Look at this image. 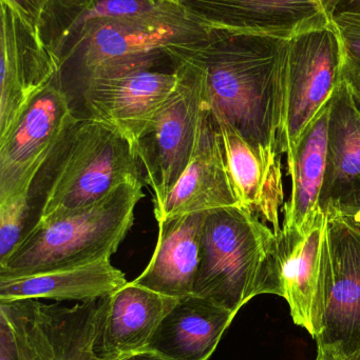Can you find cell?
I'll return each mask as SVG.
<instances>
[{
  "mask_svg": "<svg viewBox=\"0 0 360 360\" xmlns=\"http://www.w3.org/2000/svg\"><path fill=\"white\" fill-rule=\"evenodd\" d=\"M287 44L213 27L206 39L183 46L202 72L213 115L240 133L273 176H283L287 153Z\"/></svg>",
  "mask_w": 360,
  "mask_h": 360,
  "instance_id": "cell-1",
  "label": "cell"
},
{
  "mask_svg": "<svg viewBox=\"0 0 360 360\" xmlns=\"http://www.w3.org/2000/svg\"><path fill=\"white\" fill-rule=\"evenodd\" d=\"M145 197L143 182L127 181L93 205L65 217L34 224L0 260V278H18L107 260L116 253Z\"/></svg>",
  "mask_w": 360,
  "mask_h": 360,
  "instance_id": "cell-2",
  "label": "cell"
},
{
  "mask_svg": "<svg viewBox=\"0 0 360 360\" xmlns=\"http://www.w3.org/2000/svg\"><path fill=\"white\" fill-rule=\"evenodd\" d=\"M141 162L135 146L116 129L78 117L42 172L35 224L65 217L101 200L127 181H137Z\"/></svg>",
  "mask_w": 360,
  "mask_h": 360,
  "instance_id": "cell-3",
  "label": "cell"
},
{
  "mask_svg": "<svg viewBox=\"0 0 360 360\" xmlns=\"http://www.w3.org/2000/svg\"><path fill=\"white\" fill-rule=\"evenodd\" d=\"M277 237L255 212L242 205L207 211L194 295L237 314L256 296L268 294Z\"/></svg>",
  "mask_w": 360,
  "mask_h": 360,
  "instance_id": "cell-4",
  "label": "cell"
},
{
  "mask_svg": "<svg viewBox=\"0 0 360 360\" xmlns=\"http://www.w3.org/2000/svg\"><path fill=\"white\" fill-rule=\"evenodd\" d=\"M213 27L185 6L159 16L99 21L76 38L57 79L71 98L87 80L126 67L173 46L206 39Z\"/></svg>",
  "mask_w": 360,
  "mask_h": 360,
  "instance_id": "cell-5",
  "label": "cell"
},
{
  "mask_svg": "<svg viewBox=\"0 0 360 360\" xmlns=\"http://www.w3.org/2000/svg\"><path fill=\"white\" fill-rule=\"evenodd\" d=\"M168 53L175 63L177 86L135 147L146 171V184L154 192V209L164 202L190 165L206 109L199 65L183 46L169 48Z\"/></svg>",
  "mask_w": 360,
  "mask_h": 360,
  "instance_id": "cell-6",
  "label": "cell"
},
{
  "mask_svg": "<svg viewBox=\"0 0 360 360\" xmlns=\"http://www.w3.org/2000/svg\"><path fill=\"white\" fill-rule=\"evenodd\" d=\"M178 82L168 53L87 80L76 92L88 116L113 127L137 147Z\"/></svg>",
  "mask_w": 360,
  "mask_h": 360,
  "instance_id": "cell-7",
  "label": "cell"
},
{
  "mask_svg": "<svg viewBox=\"0 0 360 360\" xmlns=\"http://www.w3.org/2000/svg\"><path fill=\"white\" fill-rule=\"evenodd\" d=\"M77 120L57 77L32 98L0 137V202L31 195L38 175Z\"/></svg>",
  "mask_w": 360,
  "mask_h": 360,
  "instance_id": "cell-8",
  "label": "cell"
},
{
  "mask_svg": "<svg viewBox=\"0 0 360 360\" xmlns=\"http://www.w3.org/2000/svg\"><path fill=\"white\" fill-rule=\"evenodd\" d=\"M319 266L328 294L318 349L344 360L360 351V226L325 213Z\"/></svg>",
  "mask_w": 360,
  "mask_h": 360,
  "instance_id": "cell-9",
  "label": "cell"
},
{
  "mask_svg": "<svg viewBox=\"0 0 360 360\" xmlns=\"http://www.w3.org/2000/svg\"><path fill=\"white\" fill-rule=\"evenodd\" d=\"M344 79V53L334 25L304 32L287 44V165Z\"/></svg>",
  "mask_w": 360,
  "mask_h": 360,
  "instance_id": "cell-10",
  "label": "cell"
},
{
  "mask_svg": "<svg viewBox=\"0 0 360 360\" xmlns=\"http://www.w3.org/2000/svg\"><path fill=\"white\" fill-rule=\"evenodd\" d=\"M104 300L72 307L34 298L0 302V313L12 323L20 360H99L93 345Z\"/></svg>",
  "mask_w": 360,
  "mask_h": 360,
  "instance_id": "cell-11",
  "label": "cell"
},
{
  "mask_svg": "<svg viewBox=\"0 0 360 360\" xmlns=\"http://www.w3.org/2000/svg\"><path fill=\"white\" fill-rule=\"evenodd\" d=\"M325 213L319 209L306 228L281 229L277 237L268 294L285 298L292 319L313 338L323 328L328 296L319 268Z\"/></svg>",
  "mask_w": 360,
  "mask_h": 360,
  "instance_id": "cell-12",
  "label": "cell"
},
{
  "mask_svg": "<svg viewBox=\"0 0 360 360\" xmlns=\"http://www.w3.org/2000/svg\"><path fill=\"white\" fill-rule=\"evenodd\" d=\"M0 137L30 101L58 76L61 65L35 25L0 1Z\"/></svg>",
  "mask_w": 360,
  "mask_h": 360,
  "instance_id": "cell-13",
  "label": "cell"
},
{
  "mask_svg": "<svg viewBox=\"0 0 360 360\" xmlns=\"http://www.w3.org/2000/svg\"><path fill=\"white\" fill-rule=\"evenodd\" d=\"M211 27L289 40L330 25L318 0H185Z\"/></svg>",
  "mask_w": 360,
  "mask_h": 360,
  "instance_id": "cell-14",
  "label": "cell"
},
{
  "mask_svg": "<svg viewBox=\"0 0 360 360\" xmlns=\"http://www.w3.org/2000/svg\"><path fill=\"white\" fill-rule=\"evenodd\" d=\"M319 207L354 216L360 211V98L346 78L331 97L327 167Z\"/></svg>",
  "mask_w": 360,
  "mask_h": 360,
  "instance_id": "cell-15",
  "label": "cell"
},
{
  "mask_svg": "<svg viewBox=\"0 0 360 360\" xmlns=\"http://www.w3.org/2000/svg\"><path fill=\"white\" fill-rule=\"evenodd\" d=\"M239 205L226 164L217 122L206 103L192 160L164 202L154 209L156 221L173 216Z\"/></svg>",
  "mask_w": 360,
  "mask_h": 360,
  "instance_id": "cell-16",
  "label": "cell"
},
{
  "mask_svg": "<svg viewBox=\"0 0 360 360\" xmlns=\"http://www.w3.org/2000/svg\"><path fill=\"white\" fill-rule=\"evenodd\" d=\"M177 300L128 281L104 300L93 345L95 356L118 360L143 351Z\"/></svg>",
  "mask_w": 360,
  "mask_h": 360,
  "instance_id": "cell-17",
  "label": "cell"
},
{
  "mask_svg": "<svg viewBox=\"0 0 360 360\" xmlns=\"http://www.w3.org/2000/svg\"><path fill=\"white\" fill-rule=\"evenodd\" d=\"M237 314L209 298H178L143 351L169 360H207Z\"/></svg>",
  "mask_w": 360,
  "mask_h": 360,
  "instance_id": "cell-18",
  "label": "cell"
},
{
  "mask_svg": "<svg viewBox=\"0 0 360 360\" xmlns=\"http://www.w3.org/2000/svg\"><path fill=\"white\" fill-rule=\"evenodd\" d=\"M206 212L173 216L158 221L154 253L145 270L132 283L169 297L192 295Z\"/></svg>",
  "mask_w": 360,
  "mask_h": 360,
  "instance_id": "cell-19",
  "label": "cell"
},
{
  "mask_svg": "<svg viewBox=\"0 0 360 360\" xmlns=\"http://www.w3.org/2000/svg\"><path fill=\"white\" fill-rule=\"evenodd\" d=\"M181 4L151 0H51L40 18L38 32L61 65L76 38L99 21L159 16Z\"/></svg>",
  "mask_w": 360,
  "mask_h": 360,
  "instance_id": "cell-20",
  "label": "cell"
},
{
  "mask_svg": "<svg viewBox=\"0 0 360 360\" xmlns=\"http://www.w3.org/2000/svg\"><path fill=\"white\" fill-rule=\"evenodd\" d=\"M127 281L110 259L18 278H0V302L51 300L87 302L113 295Z\"/></svg>",
  "mask_w": 360,
  "mask_h": 360,
  "instance_id": "cell-21",
  "label": "cell"
},
{
  "mask_svg": "<svg viewBox=\"0 0 360 360\" xmlns=\"http://www.w3.org/2000/svg\"><path fill=\"white\" fill-rule=\"evenodd\" d=\"M331 99L317 114L302 137L293 162L287 167L292 193L283 207V230L306 228L319 207L321 188L327 167Z\"/></svg>",
  "mask_w": 360,
  "mask_h": 360,
  "instance_id": "cell-22",
  "label": "cell"
},
{
  "mask_svg": "<svg viewBox=\"0 0 360 360\" xmlns=\"http://www.w3.org/2000/svg\"><path fill=\"white\" fill-rule=\"evenodd\" d=\"M215 120L223 141L226 164L239 205L255 212L272 224L273 230L279 234V207L285 199L283 176L268 174L240 133L225 120Z\"/></svg>",
  "mask_w": 360,
  "mask_h": 360,
  "instance_id": "cell-23",
  "label": "cell"
},
{
  "mask_svg": "<svg viewBox=\"0 0 360 360\" xmlns=\"http://www.w3.org/2000/svg\"><path fill=\"white\" fill-rule=\"evenodd\" d=\"M344 53V77L360 78V11L345 12L330 19Z\"/></svg>",
  "mask_w": 360,
  "mask_h": 360,
  "instance_id": "cell-24",
  "label": "cell"
},
{
  "mask_svg": "<svg viewBox=\"0 0 360 360\" xmlns=\"http://www.w3.org/2000/svg\"><path fill=\"white\" fill-rule=\"evenodd\" d=\"M31 195L0 202V260H4L20 241Z\"/></svg>",
  "mask_w": 360,
  "mask_h": 360,
  "instance_id": "cell-25",
  "label": "cell"
},
{
  "mask_svg": "<svg viewBox=\"0 0 360 360\" xmlns=\"http://www.w3.org/2000/svg\"><path fill=\"white\" fill-rule=\"evenodd\" d=\"M0 360H20L14 329L4 313H0Z\"/></svg>",
  "mask_w": 360,
  "mask_h": 360,
  "instance_id": "cell-26",
  "label": "cell"
},
{
  "mask_svg": "<svg viewBox=\"0 0 360 360\" xmlns=\"http://www.w3.org/2000/svg\"><path fill=\"white\" fill-rule=\"evenodd\" d=\"M12 6L23 18L38 29L40 18L51 0H0Z\"/></svg>",
  "mask_w": 360,
  "mask_h": 360,
  "instance_id": "cell-27",
  "label": "cell"
},
{
  "mask_svg": "<svg viewBox=\"0 0 360 360\" xmlns=\"http://www.w3.org/2000/svg\"><path fill=\"white\" fill-rule=\"evenodd\" d=\"M329 19L340 13L360 11V0H318Z\"/></svg>",
  "mask_w": 360,
  "mask_h": 360,
  "instance_id": "cell-28",
  "label": "cell"
},
{
  "mask_svg": "<svg viewBox=\"0 0 360 360\" xmlns=\"http://www.w3.org/2000/svg\"><path fill=\"white\" fill-rule=\"evenodd\" d=\"M118 360H169L151 351H139V352L132 353Z\"/></svg>",
  "mask_w": 360,
  "mask_h": 360,
  "instance_id": "cell-29",
  "label": "cell"
},
{
  "mask_svg": "<svg viewBox=\"0 0 360 360\" xmlns=\"http://www.w3.org/2000/svg\"><path fill=\"white\" fill-rule=\"evenodd\" d=\"M315 360H340L336 359L333 354L331 353L327 352V351L321 350V349H318L317 351V357Z\"/></svg>",
  "mask_w": 360,
  "mask_h": 360,
  "instance_id": "cell-30",
  "label": "cell"
},
{
  "mask_svg": "<svg viewBox=\"0 0 360 360\" xmlns=\"http://www.w3.org/2000/svg\"><path fill=\"white\" fill-rule=\"evenodd\" d=\"M152 2L156 4H161V2H170V4H183L185 0H151Z\"/></svg>",
  "mask_w": 360,
  "mask_h": 360,
  "instance_id": "cell-31",
  "label": "cell"
},
{
  "mask_svg": "<svg viewBox=\"0 0 360 360\" xmlns=\"http://www.w3.org/2000/svg\"><path fill=\"white\" fill-rule=\"evenodd\" d=\"M344 360H360V351L357 352L356 354L353 355V356L349 357V359Z\"/></svg>",
  "mask_w": 360,
  "mask_h": 360,
  "instance_id": "cell-32",
  "label": "cell"
},
{
  "mask_svg": "<svg viewBox=\"0 0 360 360\" xmlns=\"http://www.w3.org/2000/svg\"><path fill=\"white\" fill-rule=\"evenodd\" d=\"M349 217L353 218V219L357 220V221H360V211L359 213L355 214L354 216H349Z\"/></svg>",
  "mask_w": 360,
  "mask_h": 360,
  "instance_id": "cell-33",
  "label": "cell"
},
{
  "mask_svg": "<svg viewBox=\"0 0 360 360\" xmlns=\"http://www.w3.org/2000/svg\"><path fill=\"white\" fill-rule=\"evenodd\" d=\"M352 219H353V218H352ZM353 220H354V219H353ZM354 221L357 222V224H360V221H357V220H354Z\"/></svg>",
  "mask_w": 360,
  "mask_h": 360,
  "instance_id": "cell-34",
  "label": "cell"
},
{
  "mask_svg": "<svg viewBox=\"0 0 360 360\" xmlns=\"http://www.w3.org/2000/svg\"><path fill=\"white\" fill-rule=\"evenodd\" d=\"M359 226H360V224H359Z\"/></svg>",
  "mask_w": 360,
  "mask_h": 360,
  "instance_id": "cell-35",
  "label": "cell"
}]
</instances>
